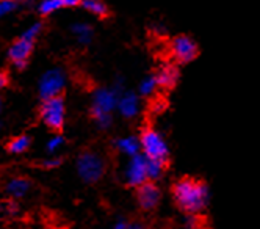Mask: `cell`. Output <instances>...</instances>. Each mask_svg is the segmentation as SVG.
<instances>
[{
  "instance_id": "obj_5",
  "label": "cell",
  "mask_w": 260,
  "mask_h": 229,
  "mask_svg": "<svg viewBox=\"0 0 260 229\" xmlns=\"http://www.w3.org/2000/svg\"><path fill=\"white\" fill-rule=\"evenodd\" d=\"M40 118L43 124L53 130V132H61L66 120V102L63 96H57L47 101L41 102L40 107Z\"/></svg>"
},
{
  "instance_id": "obj_13",
  "label": "cell",
  "mask_w": 260,
  "mask_h": 229,
  "mask_svg": "<svg viewBox=\"0 0 260 229\" xmlns=\"http://www.w3.org/2000/svg\"><path fill=\"white\" fill-rule=\"evenodd\" d=\"M31 182L24 176H16L5 182V193L11 199H22L28 195Z\"/></svg>"
},
{
  "instance_id": "obj_25",
  "label": "cell",
  "mask_w": 260,
  "mask_h": 229,
  "mask_svg": "<svg viewBox=\"0 0 260 229\" xmlns=\"http://www.w3.org/2000/svg\"><path fill=\"white\" fill-rule=\"evenodd\" d=\"M63 163V159L58 157V156H50V157H46L43 160L38 162V166L43 168V169H55V168H60Z\"/></svg>"
},
{
  "instance_id": "obj_12",
  "label": "cell",
  "mask_w": 260,
  "mask_h": 229,
  "mask_svg": "<svg viewBox=\"0 0 260 229\" xmlns=\"http://www.w3.org/2000/svg\"><path fill=\"white\" fill-rule=\"evenodd\" d=\"M113 148L128 159V157H134V156H137L141 152V140L137 135L116 137L113 140Z\"/></svg>"
},
{
  "instance_id": "obj_6",
  "label": "cell",
  "mask_w": 260,
  "mask_h": 229,
  "mask_svg": "<svg viewBox=\"0 0 260 229\" xmlns=\"http://www.w3.org/2000/svg\"><path fill=\"white\" fill-rule=\"evenodd\" d=\"M121 179L130 188H138L149 181L147 179V157L143 152L125 160L121 171Z\"/></svg>"
},
{
  "instance_id": "obj_11",
  "label": "cell",
  "mask_w": 260,
  "mask_h": 229,
  "mask_svg": "<svg viewBox=\"0 0 260 229\" xmlns=\"http://www.w3.org/2000/svg\"><path fill=\"white\" fill-rule=\"evenodd\" d=\"M141 96L138 94V91H132V90H125L118 101V113L125 120H132L140 113V107H141Z\"/></svg>"
},
{
  "instance_id": "obj_23",
  "label": "cell",
  "mask_w": 260,
  "mask_h": 229,
  "mask_svg": "<svg viewBox=\"0 0 260 229\" xmlns=\"http://www.w3.org/2000/svg\"><path fill=\"white\" fill-rule=\"evenodd\" d=\"M19 10H22L21 0H0V16L2 17L10 16Z\"/></svg>"
},
{
  "instance_id": "obj_9",
  "label": "cell",
  "mask_w": 260,
  "mask_h": 229,
  "mask_svg": "<svg viewBox=\"0 0 260 229\" xmlns=\"http://www.w3.org/2000/svg\"><path fill=\"white\" fill-rule=\"evenodd\" d=\"M33 49H35V43L17 38V40L13 41L10 44V47L7 49V59L11 62V65L17 71H24L28 65V59H30Z\"/></svg>"
},
{
  "instance_id": "obj_20",
  "label": "cell",
  "mask_w": 260,
  "mask_h": 229,
  "mask_svg": "<svg viewBox=\"0 0 260 229\" xmlns=\"http://www.w3.org/2000/svg\"><path fill=\"white\" fill-rule=\"evenodd\" d=\"M165 169H166L165 162L147 159V179H149L151 182H158L165 175Z\"/></svg>"
},
{
  "instance_id": "obj_7",
  "label": "cell",
  "mask_w": 260,
  "mask_h": 229,
  "mask_svg": "<svg viewBox=\"0 0 260 229\" xmlns=\"http://www.w3.org/2000/svg\"><path fill=\"white\" fill-rule=\"evenodd\" d=\"M119 94L111 87H99L92 91L91 96V118L105 113H113L118 108Z\"/></svg>"
},
{
  "instance_id": "obj_27",
  "label": "cell",
  "mask_w": 260,
  "mask_h": 229,
  "mask_svg": "<svg viewBox=\"0 0 260 229\" xmlns=\"http://www.w3.org/2000/svg\"><path fill=\"white\" fill-rule=\"evenodd\" d=\"M128 221L124 218V217H119L116 218V221L113 223V226H111V229H128Z\"/></svg>"
},
{
  "instance_id": "obj_26",
  "label": "cell",
  "mask_w": 260,
  "mask_h": 229,
  "mask_svg": "<svg viewBox=\"0 0 260 229\" xmlns=\"http://www.w3.org/2000/svg\"><path fill=\"white\" fill-rule=\"evenodd\" d=\"M201 223L199 214H187L183 218V229H201Z\"/></svg>"
},
{
  "instance_id": "obj_4",
  "label": "cell",
  "mask_w": 260,
  "mask_h": 229,
  "mask_svg": "<svg viewBox=\"0 0 260 229\" xmlns=\"http://www.w3.org/2000/svg\"><path fill=\"white\" fill-rule=\"evenodd\" d=\"M66 72L63 68L55 66L41 74V77L38 79V96L43 101L63 96V91L66 88Z\"/></svg>"
},
{
  "instance_id": "obj_14",
  "label": "cell",
  "mask_w": 260,
  "mask_h": 229,
  "mask_svg": "<svg viewBox=\"0 0 260 229\" xmlns=\"http://www.w3.org/2000/svg\"><path fill=\"white\" fill-rule=\"evenodd\" d=\"M155 75H157V80H158V87L160 88L171 90L179 82L180 72H179V68L176 65H163L155 72Z\"/></svg>"
},
{
  "instance_id": "obj_3",
  "label": "cell",
  "mask_w": 260,
  "mask_h": 229,
  "mask_svg": "<svg viewBox=\"0 0 260 229\" xmlns=\"http://www.w3.org/2000/svg\"><path fill=\"white\" fill-rule=\"evenodd\" d=\"M141 140V152L149 160H158L168 163L170 148L165 137L154 127H144L140 133Z\"/></svg>"
},
{
  "instance_id": "obj_21",
  "label": "cell",
  "mask_w": 260,
  "mask_h": 229,
  "mask_svg": "<svg viewBox=\"0 0 260 229\" xmlns=\"http://www.w3.org/2000/svg\"><path fill=\"white\" fill-rule=\"evenodd\" d=\"M43 30H44V22H43V21H35L30 27H27V28L19 35V38H21V40L35 43V41L40 38V35L43 33Z\"/></svg>"
},
{
  "instance_id": "obj_1",
  "label": "cell",
  "mask_w": 260,
  "mask_h": 229,
  "mask_svg": "<svg viewBox=\"0 0 260 229\" xmlns=\"http://www.w3.org/2000/svg\"><path fill=\"white\" fill-rule=\"evenodd\" d=\"M171 195L183 214H201L210 203V187L199 179L182 178L174 182Z\"/></svg>"
},
{
  "instance_id": "obj_31",
  "label": "cell",
  "mask_w": 260,
  "mask_h": 229,
  "mask_svg": "<svg viewBox=\"0 0 260 229\" xmlns=\"http://www.w3.org/2000/svg\"><path fill=\"white\" fill-rule=\"evenodd\" d=\"M7 85H8V74L2 72V74H0V87L5 88Z\"/></svg>"
},
{
  "instance_id": "obj_18",
  "label": "cell",
  "mask_w": 260,
  "mask_h": 229,
  "mask_svg": "<svg viewBox=\"0 0 260 229\" xmlns=\"http://www.w3.org/2000/svg\"><path fill=\"white\" fill-rule=\"evenodd\" d=\"M157 88H160V87H158L157 75L154 72V74L146 75V77L138 83V94L141 98H151L152 94L157 91Z\"/></svg>"
},
{
  "instance_id": "obj_30",
  "label": "cell",
  "mask_w": 260,
  "mask_h": 229,
  "mask_svg": "<svg viewBox=\"0 0 260 229\" xmlns=\"http://www.w3.org/2000/svg\"><path fill=\"white\" fill-rule=\"evenodd\" d=\"M128 229H147V227L141 221H132V223L128 224Z\"/></svg>"
},
{
  "instance_id": "obj_19",
  "label": "cell",
  "mask_w": 260,
  "mask_h": 229,
  "mask_svg": "<svg viewBox=\"0 0 260 229\" xmlns=\"http://www.w3.org/2000/svg\"><path fill=\"white\" fill-rule=\"evenodd\" d=\"M61 8H64L61 0H40L38 7H36V13H38L41 17H47L53 13H57Z\"/></svg>"
},
{
  "instance_id": "obj_15",
  "label": "cell",
  "mask_w": 260,
  "mask_h": 229,
  "mask_svg": "<svg viewBox=\"0 0 260 229\" xmlns=\"http://www.w3.org/2000/svg\"><path fill=\"white\" fill-rule=\"evenodd\" d=\"M69 30L80 46H89L92 43V40H94V28H92V25L88 22H83V21L72 22Z\"/></svg>"
},
{
  "instance_id": "obj_16",
  "label": "cell",
  "mask_w": 260,
  "mask_h": 229,
  "mask_svg": "<svg viewBox=\"0 0 260 229\" xmlns=\"http://www.w3.org/2000/svg\"><path fill=\"white\" fill-rule=\"evenodd\" d=\"M30 145H31V137L22 133V135L13 137L5 145V149H7L8 154H22V152H25L30 148Z\"/></svg>"
},
{
  "instance_id": "obj_24",
  "label": "cell",
  "mask_w": 260,
  "mask_h": 229,
  "mask_svg": "<svg viewBox=\"0 0 260 229\" xmlns=\"http://www.w3.org/2000/svg\"><path fill=\"white\" fill-rule=\"evenodd\" d=\"M92 121L96 123L99 130H108L113 124V114L111 113H105V114H99V117H94Z\"/></svg>"
},
{
  "instance_id": "obj_10",
  "label": "cell",
  "mask_w": 260,
  "mask_h": 229,
  "mask_svg": "<svg viewBox=\"0 0 260 229\" xmlns=\"http://www.w3.org/2000/svg\"><path fill=\"white\" fill-rule=\"evenodd\" d=\"M137 203L141 211L144 212H152L154 209L158 207L160 199H161V192L157 185V182L147 181L143 185L137 188Z\"/></svg>"
},
{
  "instance_id": "obj_8",
  "label": "cell",
  "mask_w": 260,
  "mask_h": 229,
  "mask_svg": "<svg viewBox=\"0 0 260 229\" xmlns=\"http://www.w3.org/2000/svg\"><path fill=\"white\" fill-rule=\"evenodd\" d=\"M170 50H171V55L176 59V62L180 65H187V63L194 62L199 55L198 43L188 35L174 36L170 44Z\"/></svg>"
},
{
  "instance_id": "obj_29",
  "label": "cell",
  "mask_w": 260,
  "mask_h": 229,
  "mask_svg": "<svg viewBox=\"0 0 260 229\" xmlns=\"http://www.w3.org/2000/svg\"><path fill=\"white\" fill-rule=\"evenodd\" d=\"M165 108H166V104H165L163 101L154 102V107H152V110H154L155 113H161V111H163Z\"/></svg>"
},
{
  "instance_id": "obj_22",
  "label": "cell",
  "mask_w": 260,
  "mask_h": 229,
  "mask_svg": "<svg viewBox=\"0 0 260 229\" xmlns=\"http://www.w3.org/2000/svg\"><path fill=\"white\" fill-rule=\"evenodd\" d=\"M64 143H66V140H64V137L61 135V133L55 132L53 135L47 140V143H46V151L49 152L50 156H55L64 146Z\"/></svg>"
},
{
  "instance_id": "obj_2",
  "label": "cell",
  "mask_w": 260,
  "mask_h": 229,
  "mask_svg": "<svg viewBox=\"0 0 260 229\" xmlns=\"http://www.w3.org/2000/svg\"><path fill=\"white\" fill-rule=\"evenodd\" d=\"M76 169L83 184L94 185L104 178L107 162L96 151H83L76 160Z\"/></svg>"
},
{
  "instance_id": "obj_28",
  "label": "cell",
  "mask_w": 260,
  "mask_h": 229,
  "mask_svg": "<svg viewBox=\"0 0 260 229\" xmlns=\"http://www.w3.org/2000/svg\"><path fill=\"white\" fill-rule=\"evenodd\" d=\"M61 2L64 8H77V7H82L83 0H61Z\"/></svg>"
},
{
  "instance_id": "obj_17",
  "label": "cell",
  "mask_w": 260,
  "mask_h": 229,
  "mask_svg": "<svg viewBox=\"0 0 260 229\" xmlns=\"http://www.w3.org/2000/svg\"><path fill=\"white\" fill-rule=\"evenodd\" d=\"M82 8L91 14H94L96 17H101V19H105L110 16V10L105 5L104 0H83Z\"/></svg>"
}]
</instances>
